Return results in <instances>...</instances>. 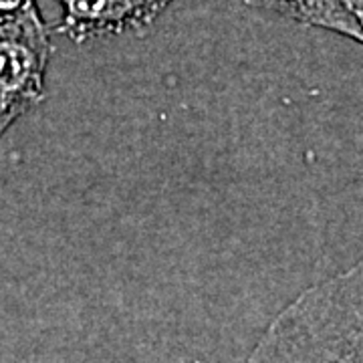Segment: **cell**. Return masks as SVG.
Segmentation results:
<instances>
[{
    "instance_id": "obj_1",
    "label": "cell",
    "mask_w": 363,
    "mask_h": 363,
    "mask_svg": "<svg viewBox=\"0 0 363 363\" xmlns=\"http://www.w3.org/2000/svg\"><path fill=\"white\" fill-rule=\"evenodd\" d=\"M245 363H363V257L298 293Z\"/></svg>"
},
{
    "instance_id": "obj_2",
    "label": "cell",
    "mask_w": 363,
    "mask_h": 363,
    "mask_svg": "<svg viewBox=\"0 0 363 363\" xmlns=\"http://www.w3.org/2000/svg\"><path fill=\"white\" fill-rule=\"evenodd\" d=\"M52 45L39 9L0 23V138L45 99Z\"/></svg>"
},
{
    "instance_id": "obj_3",
    "label": "cell",
    "mask_w": 363,
    "mask_h": 363,
    "mask_svg": "<svg viewBox=\"0 0 363 363\" xmlns=\"http://www.w3.org/2000/svg\"><path fill=\"white\" fill-rule=\"evenodd\" d=\"M63 18L57 33L75 43L142 30L172 0H57Z\"/></svg>"
},
{
    "instance_id": "obj_4",
    "label": "cell",
    "mask_w": 363,
    "mask_h": 363,
    "mask_svg": "<svg viewBox=\"0 0 363 363\" xmlns=\"http://www.w3.org/2000/svg\"><path fill=\"white\" fill-rule=\"evenodd\" d=\"M250 6L264 9L303 25L325 28L363 45V26L343 0H245Z\"/></svg>"
},
{
    "instance_id": "obj_5",
    "label": "cell",
    "mask_w": 363,
    "mask_h": 363,
    "mask_svg": "<svg viewBox=\"0 0 363 363\" xmlns=\"http://www.w3.org/2000/svg\"><path fill=\"white\" fill-rule=\"evenodd\" d=\"M37 9L39 6L35 0H0V23L18 18V16L33 13Z\"/></svg>"
}]
</instances>
